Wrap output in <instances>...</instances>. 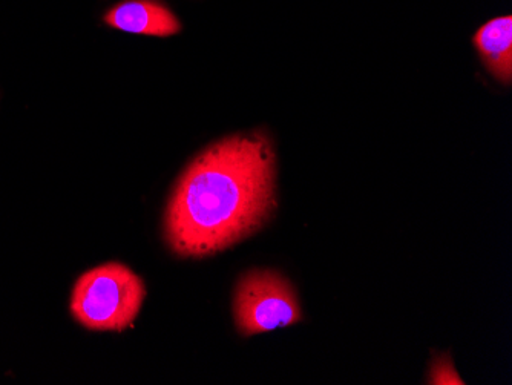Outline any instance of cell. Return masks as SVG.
Segmentation results:
<instances>
[{
  "label": "cell",
  "mask_w": 512,
  "mask_h": 385,
  "mask_svg": "<svg viewBox=\"0 0 512 385\" xmlns=\"http://www.w3.org/2000/svg\"><path fill=\"white\" fill-rule=\"evenodd\" d=\"M109 27L126 33L168 37L181 30L175 14L155 0H125L105 14Z\"/></svg>",
  "instance_id": "cell-4"
},
{
  "label": "cell",
  "mask_w": 512,
  "mask_h": 385,
  "mask_svg": "<svg viewBox=\"0 0 512 385\" xmlns=\"http://www.w3.org/2000/svg\"><path fill=\"white\" fill-rule=\"evenodd\" d=\"M430 384L436 385H462V379L457 376L456 369H454L453 362L448 356L439 358L434 361L431 367Z\"/></svg>",
  "instance_id": "cell-6"
},
{
  "label": "cell",
  "mask_w": 512,
  "mask_h": 385,
  "mask_svg": "<svg viewBox=\"0 0 512 385\" xmlns=\"http://www.w3.org/2000/svg\"><path fill=\"white\" fill-rule=\"evenodd\" d=\"M474 45L490 73L500 82H511L512 17H497L483 25L474 36Z\"/></svg>",
  "instance_id": "cell-5"
},
{
  "label": "cell",
  "mask_w": 512,
  "mask_h": 385,
  "mask_svg": "<svg viewBox=\"0 0 512 385\" xmlns=\"http://www.w3.org/2000/svg\"><path fill=\"white\" fill-rule=\"evenodd\" d=\"M145 297V284L131 269L109 263L79 278L71 313L86 329L122 332L134 323Z\"/></svg>",
  "instance_id": "cell-2"
},
{
  "label": "cell",
  "mask_w": 512,
  "mask_h": 385,
  "mask_svg": "<svg viewBox=\"0 0 512 385\" xmlns=\"http://www.w3.org/2000/svg\"><path fill=\"white\" fill-rule=\"evenodd\" d=\"M235 318L243 335L272 332L301 321V307L292 284L272 272L244 275L235 293Z\"/></svg>",
  "instance_id": "cell-3"
},
{
  "label": "cell",
  "mask_w": 512,
  "mask_h": 385,
  "mask_svg": "<svg viewBox=\"0 0 512 385\" xmlns=\"http://www.w3.org/2000/svg\"><path fill=\"white\" fill-rule=\"evenodd\" d=\"M275 209V154L264 135L207 148L178 181L166 240L181 257L217 254L260 229Z\"/></svg>",
  "instance_id": "cell-1"
}]
</instances>
